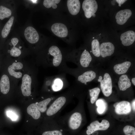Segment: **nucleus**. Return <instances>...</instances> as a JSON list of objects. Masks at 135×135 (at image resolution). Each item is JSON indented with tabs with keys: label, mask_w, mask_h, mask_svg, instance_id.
<instances>
[{
	"label": "nucleus",
	"mask_w": 135,
	"mask_h": 135,
	"mask_svg": "<svg viewBox=\"0 0 135 135\" xmlns=\"http://www.w3.org/2000/svg\"><path fill=\"white\" fill-rule=\"evenodd\" d=\"M110 126L109 122L106 120H102L101 122L95 120L91 122L88 126L86 132L88 135H90L94 132L98 130H107Z\"/></svg>",
	"instance_id": "obj_11"
},
{
	"label": "nucleus",
	"mask_w": 135,
	"mask_h": 135,
	"mask_svg": "<svg viewBox=\"0 0 135 135\" xmlns=\"http://www.w3.org/2000/svg\"><path fill=\"white\" fill-rule=\"evenodd\" d=\"M2 26H2L1 25V24L0 22V33L1 31L2 27Z\"/></svg>",
	"instance_id": "obj_36"
},
{
	"label": "nucleus",
	"mask_w": 135,
	"mask_h": 135,
	"mask_svg": "<svg viewBox=\"0 0 135 135\" xmlns=\"http://www.w3.org/2000/svg\"><path fill=\"white\" fill-rule=\"evenodd\" d=\"M120 39L122 44L125 46L132 44L135 40V33L132 30H129L122 34Z\"/></svg>",
	"instance_id": "obj_18"
},
{
	"label": "nucleus",
	"mask_w": 135,
	"mask_h": 135,
	"mask_svg": "<svg viewBox=\"0 0 135 135\" xmlns=\"http://www.w3.org/2000/svg\"><path fill=\"white\" fill-rule=\"evenodd\" d=\"M7 115L8 116L13 120H15L17 119V117L16 115L12 112L8 111L7 112Z\"/></svg>",
	"instance_id": "obj_32"
},
{
	"label": "nucleus",
	"mask_w": 135,
	"mask_h": 135,
	"mask_svg": "<svg viewBox=\"0 0 135 135\" xmlns=\"http://www.w3.org/2000/svg\"><path fill=\"white\" fill-rule=\"evenodd\" d=\"M3 48L6 56L13 58L23 59L31 53L15 30L11 37L6 40Z\"/></svg>",
	"instance_id": "obj_2"
},
{
	"label": "nucleus",
	"mask_w": 135,
	"mask_h": 135,
	"mask_svg": "<svg viewBox=\"0 0 135 135\" xmlns=\"http://www.w3.org/2000/svg\"><path fill=\"white\" fill-rule=\"evenodd\" d=\"M82 120V116L79 112H76L70 116L68 122L70 128L72 130L78 128L81 125Z\"/></svg>",
	"instance_id": "obj_19"
},
{
	"label": "nucleus",
	"mask_w": 135,
	"mask_h": 135,
	"mask_svg": "<svg viewBox=\"0 0 135 135\" xmlns=\"http://www.w3.org/2000/svg\"><path fill=\"white\" fill-rule=\"evenodd\" d=\"M17 18L16 12L8 20L4 25L3 26L0 35V46L1 48H3L9 34L13 29Z\"/></svg>",
	"instance_id": "obj_7"
},
{
	"label": "nucleus",
	"mask_w": 135,
	"mask_h": 135,
	"mask_svg": "<svg viewBox=\"0 0 135 135\" xmlns=\"http://www.w3.org/2000/svg\"><path fill=\"white\" fill-rule=\"evenodd\" d=\"M60 0H44L43 2V5L46 8H49L52 7L54 9L57 7L56 4L60 2Z\"/></svg>",
	"instance_id": "obj_27"
},
{
	"label": "nucleus",
	"mask_w": 135,
	"mask_h": 135,
	"mask_svg": "<svg viewBox=\"0 0 135 135\" xmlns=\"http://www.w3.org/2000/svg\"><path fill=\"white\" fill-rule=\"evenodd\" d=\"M93 38H94V37H93Z\"/></svg>",
	"instance_id": "obj_37"
},
{
	"label": "nucleus",
	"mask_w": 135,
	"mask_h": 135,
	"mask_svg": "<svg viewBox=\"0 0 135 135\" xmlns=\"http://www.w3.org/2000/svg\"><path fill=\"white\" fill-rule=\"evenodd\" d=\"M96 105L98 106L97 110L100 114L102 113L105 110V106L104 102L102 100H98L96 102Z\"/></svg>",
	"instance_id": "obj_28"
},
{
	"label": "nucleus",
	"mask_w": 135,
	"mask_h": 135,
	"mask_svg": "<svg viewBox=\"0 0 135 135\" xmlns=\"http://www.w3.org/2000/svg\"><path fill=\"white\" fill-rule=\"evenodd\" d=\"M100 92V89L97 87L89 90L90 95L91 97L90 100L92 104H93L96 100Z\"/></svg>",
	"instance_id": "obj_25"
},
{
	"label": "nucleus",
	"mask_w": 135,
	"mask_h": 135,
	"mask_svg": "<svg viewBox=\"0 0 135 135\" xmlns=\"http://www.w3.org/2000/svg\"><path fill=\"white\" fill-rule=\"evenodd\" d=\"M82 8L86 17L90 18L96 12L98 5L96 0H85L83 2Z\"/></svg>",
	"instance_id": "obj_10"
},
{
	"label": "nucleus",
	"mask_w": 135,
	"mask_h": 135,
	"mask_svg": "<svg viewBox=\"0 0 135 135\" xmlns=\"http://www.w3.org/2000/svg\"><path fill=\"white\" fill-rule=\"evenodd\" d=\"M19 1L15 0L1 1L0 2V20H8L15 13Z\"/></svg>",
	"instance_id": "obj_5"
},
{
	"label": "nucleus",
	"mask_w": 135,
	"mask_h": 135,
	"mask_svg": "<svg viewBox=\"0 0 135 135\" xmlns=\"http://www.w3.org/2000/svg\"><path fill=\"white\" fill-rule=\"evenodd\" d=\"M126 0H116V1L119 4V6H120L121 5L124 4Z\"/></svg>",
	"instance_id": "obj_33"
},
{
	"label": "nucleus",
	"mask_w": 135,
	"mask_h": 135,
	"mask_svg": "<svg viewBox=\"0 0 135 135\" xmlns=\"http://www.w3.org/2000/svg\"><path fill=\"white\" fill-rule=\"evenodd\" d=\"M66 101V97L64 96H61L58 98L47 110L46 115L50 116L56 114L64 105Z\"/></svg>",
	"instance_id": "obj_12"
},
{
	"label": "nucleus",
	"mask_w": 135,
	"mask_h": 135,
	"mask_svg": "<svg viewBox=\"0 0 135 135\" xmlns=\"http://www.w3.org/2000/svg\"><path fill=\"white\" fill-rule=\"evenodd\" d=\"M52 100L51 98H48L40 102L37 104L40 112L43 113L46 110L47 106Z\"/></svg>",
	"instance_id": "obj_26"
},
{
	"label": "nucleus",
	"mask_w": 135,
	"mask_h": 135,
	"mask_svg": "<svg viewBox=\"0 0 135 135\" xmlns=\"http://www.w3.org/2000/svg\"><path fill=\"white\" fill-rule=\"evenodd\" d=\"M6 61V72L16 84L32 64L23 59L13 58L7 56Z\"/></svg>",
	"instance_id": "obj_3"
},
{
	"label": "nucleus",
	"mask_w": 135,
	"mask_h": 135,
	"mask_svg": "<svg viewBox=\"0 0 135 135\" xmlns=\"http://www.w3.org/2000/svg\"><path fill=\"white\" fill-rule=\"evenodd\" d=\"M92 60V57L89 52L85 49L82 52L79 58L73 63L78 66L86 68L88 67Z\"/></svg>",
	"instance_id": "obj_13"
},
{
	"label": "nucleus",
	"mask_w": 135,
	"mask_h": 135,
	"mask_svg": "<svg viewBox=\"0 0 135 135\" xmlns=\"http://www.w3.org/2000/svg\"><path fill=\"white\" fill-rule=\"evenodd\" d=\"M98 81L100 82L101 88L104 95L106 97L110 96L112 92V84L109 74L105 73L103 79L101 76H100Z\"/></svg>",
	"instance_id": "obj_8"
},
{
	"label": "nucleus",
	"mask_w": 135,
	"mask_h": 135,
	"mask_svg": "<svg viewBox=\"0 0 135 135\" xmlns=\"http://www.w3.org/2000/svg\"><path fill=\"white\" fill-rule=\"evenodd\" d=\"M123 130L126 135H135V128L130 126H126L124 128Z\"/></svg>",
	"instance_id": "obj_29"
},
{
	"label": "nucleus",
	"mask_w": 135,
	"mask_h": 135,
	"mask_svg": "<svg viewBox=\"0 0 135 135\" xmlns=\"http://www.w3.org/2000/svg\"><path fill=\"white\" fill-rule=\"evenodd\" d=\"M135 100H134L133 101L132 103V109L134 111H135Z\"/></svg>",
	"instance_id": "obj_34"
},
{
	"label": "nucleus",
	"mask_w": 135,
	"mask_h": 135,
	"mask_svg": "<svg viewBox=\"0 0 135 135\" xmlns=\"http://www.w3.org/2000/svg\"><path fill=\"white\" fill-rule=\"evenodd\" d=\"M131 65V63L126 61L122 63L117 64L114 66V69L115 72L118 74H125Z\"/></svg>",
	"instance_id": "obj_22"
},
{
	"label": "nucleus",
	"mask_w": 135,
	"mask_h": 135,
	"mask_svg": "<svg viewBox=\"0 0 135 135\" xmlns=\"http://www.w3.org/2000/svg\"><path fill=\"white\" fill-rule=\"evenodd\" d=\"M130 80L126 75L124 74L120 77L118 85L120 90L125 91L131 86Z\"/></svg>",
	"instance_id": "obj_21"
},
{
	"label": "nucleus",
	"mask_w": 135,
	"mask_h": 135,
	"mask_svg": "<svg viewBox=\"0 0 135 135\" xmlns=\"http://www.w3.org/2000/svg\"><path fill=\"white\" fill-rule=\"evenodd\" d=\"M51 30L53 33L58 37H65L68 34L67 28L62 23H57L54 24L51 26Z\"/></svg>",
	"instance_id": "obj_14"
},
{
	"label": "nucleus",
	"mask_w": 135,
	"mask_h": 135,
	"mask_svg": "<svg viewBox=\"0 0 135 135\" xmlns=\"http://www.w3.org/2000/svg\"><path fill=\"white\" fill-rule=\"evenodd\" d=\"M27 112L34 119L37 120L40 117L41 114L37 104L33 103L30 104L27 108Z\"/></svg>",
	"instance_id": "obj_23"
},
{
	"label": "nucleus",
	"mask_w": 135,
	"mask_h": 135,
	"mask_svg": "<svg viewBox=\"0 0 135 135\" xmlns=\"http://www.w3.org/2000/svg\"><path fill=\"white\" fill-rule=\"evenodd\" d=\"M35 63L32 64L28 69L24 73L20 80V88L22 96L26 97L31 96L32 87L38 83V68Z\"/></svg>",
	"instance_id": "obj_4"
},
{
	"label": "nucleus",
	"mask_w": 135,
	"mask_h": 135,
	"mask_svg": "<svg viewBox=\"0 0 135 135\" xmlns=\"http://www.w3.org/2000/svg\"><path fill=\"white\" fill-rule=\"evenodd\" d=\"M67 6L69 12L72 15H75L79 12L80 4L78 0H68Z\"/></svg>",
	"instance_id": "obj_20"
},
{
	"label": "nucleus",
	"mask_w": 135,
	"mask_h": 135,
	"mask_svg": "<svg viewBox=\"0 0 135 135\" xmlns=\"http://www.w3.org/2000/svg\"><path fill=\"white\" fill-rule=\"evenodd\" d=\"M68 82L66 74L62 73L57 75L46 77L44 81V85L50 86L53 90L57 91L62 89Z\"/></svg>",
	"instance_id": "obj_6"
},
{
	"label": "nucleus",
	"mask_w": 135,
	"mask_h": 135,
	"mask_svg": "<svg viewBox=\"0 0 135 135\" xmlns=\"http://www.w3.org/2000/svg\"><path fill=\"white\" fill-rule=\"evenodd\" d=\"M116 113L120 115L130 113L131 110L130 103L126 101H122L118 103L114 106Z\"/></svg>",
	"instance_id": "obj_15"
},
{
	"label": "nucleus",
	"mask_w": 135,
	"mask_h": 135,
	"mask_svg": "<svg viewBox=\"0 0 135 135\" xmlns=\"http://www.w3.org/2000/svg\"><path fill=\"white\" fill-rule=\"evenodd\" d=\"M15 30L24 40L31 53L37 54L43 48L44 46L40 42L39 34L32 25L30 18L24 25Z\"/></svg>",
	"instance_id": "obj_1"
},
{
	"label": "nucleus",
	"mask_w": 135,
	"mask_h": 135,
	"mask_svg": "<svg viewBox=\"0 0 135 135\" xmlns=\"http://www.w3.org/2000/svg\"><path fill=\"white\" fill-rule=\"evenodd\" d=\"M100 56L105 58L112 55L114 50V47L113 44L110 42L102 43L100 46Z\"/></svg>",
	"instance_id": "obj_16"
},
{
	"label": "nucleus",
	"mask_w": 135,
	"mask_h": 135,
	"mask_svg": "<svg viewBox=\"0 0 135 135\" xmlns=\"http://www.w3.org/2000/svg\"><path fill=\"white\" fill-rule=\"evenodd\" d=\"M42 135H62V134L60 131L56 130L45 131Z\"/></svg>",
	"instance_id": "obj_31"
},
{
	"label": "nucleus",
	"mask_w": 135,
	"mask_h": 135,
	"mask_svg": "<svg viewBox=\"0 0 135 135\" xmlns=\"http://www.w3.org/2000/svg\"><path fill=\"white\" fill-rule=\"evenodd\" d=\"M16 84L6 72L2 75L0 79V90L4 94H6L9 92L12 86Z\"/></svg>",
	"instance_id": "obj_9"
},
{
	"label": "nucleus",
	"mask_w": 135,
	"mask_h": 135,
	"mask_svg": "<svg viewBox=\"0 0 135 135\" xmlns=\"http://www.w3.org/2000/svg\"><path fill=\"white\" fill-rule=\"evenodd\" d=\"M38 1L34 0H22V2L26 7L32 10L33 6V7L34 5L37 4Z\"/></svg>",
	"instance_id": "obj_30"
},
{
	"label": "nucleus",
	"mask_w": 135,
	"mask_h": 135,
	"mask_svg": "<svg viewBox=\"0 0 135 135\" xmlns=\"http://www.w3.org/2000/svg\"><path fill=\"white\" fill-rule=\"evenodd\" d=\"M92 51L93 54L97 57L100 56L99 43L96 39H94L91 43Z\"/></svg>",
	"instance_id": "obj_24"
},
{
	"label": "nucleus",
	"mask_w": 135,
	"mask_h": 135,
	"mask_svg": "<svg viewBox=\"0 0 135 135\" xmlns=\"http://www.w3.org/2000/svg\"><path fill=\"white\" fill-rule=\"evenodd\" d=\"M132 81L133 84L134 85V86H135V78H132Z\"/></svg>",
	"instance_id": "obj_35"
},
{
	"label": "nucleus",
	"mask_w": 135,
	"mask_h": 135,
	"mask_svg": "<svg viewBox=\"0 0 135 135\" xmlns=\"http://www.w3.org/2000/svg\"><path fill=\"white\" fill-rule=\"evenodd\" d=\"M132 14V12L130 9H126L118 12L116 16L117 24L119 25L124 24Z\"/></svg>",
	"instance_id": "obj_17"
}]
</instances>
